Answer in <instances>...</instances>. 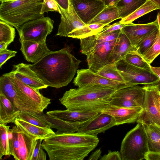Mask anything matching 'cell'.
<instances>
[{
  "label": "cell",
  "mask_w": 160,
  "mask_h": 160,
  "mask_svg": "<svg viewBox=\"0 0 160 160\" xmlns=\"http://www.w3.org/2000/svg\"><path fill=\"white\" fill-rule=\"evenodd\" d=\"M96 73L111 80L118 82H127L117 69L116 63H115L104 66Z\"/></svg>",
  "instance_id": "1f68e13d"
},
{
  "label": "cell",
  "mask_w": 160,
  "mask_h": 160,
  "mask_svg": "<svg viewBox=\"0 0 160 160\" xmlns=\"http://www.w3.org/2000/svg\"><path fill=\"white\" fill-rule=\"evenodd\" d=\"M15 29L8 23L0 21V42H6L10 44L15 36Z\"/></svg>",
  "instance_id": "d590c367"
},
{
  "label": "cell",
  "mask_w": 160,
  "mask_h": 160,
  "mask_svg": "<svg viewBox=\"0 0 160 160\" xmlns=\"http://www.w3.org/2000/svg\"><path fill=\"white\" fill-rule=\"evenodd\" d=\"M17 52L7 49L0 51V68L6 62L11 58L15 56Z\"/></svg>",
  "instance_id": "ab89813d"
},
{
  "label": "cell",
  "mask_w": 160,
  "mask_h": 160,
  "mask_svg": "<svg viewBox=\"0 0 160 160\" xmlns=\"http://www.w3.org/2000/svg\"><path fill=\"white\" fill-rule=\"evenodd\" d=\"M8 73L18 91L43 112L44 110L51 103V99L42 95L39 89L29 86L12 74Z\"/></svg>",
  "instance_id": "9a60e30c"
},
{
  "label": "cell",
  "mask_w": 160,
  "mask_h": 160,
  "mask_svg": "<svg viewBox=\"0 0 160 160\" xmlns=\"http://www.w3.org/2000/svg\"><path fill=\"white\" fill-rule=\"evenodd\" d=\"M43 0L1 2L0 20L16 29L30 21L44 17L41 14Z\"/></svg>",
  "instance_id": "277c9868"
},
{
  "label": "cell",
  "mask_w": 160,
  "mask_h": 160,
  "mask_svg": "<svg viewBox=\"0 0 160 160\" xmlns=\"http://www.w3.org/2000/svg\"><path fill=\"white\" fill-rule=\"evenodd\" d=\"M116 63L117 68L124 80L131 84H155L159 80L158 76L153 71L134 66L124 59Z\"/></svg>",
  "instance_id": "ba28073f"
},
{
  "label": "cell",
  "mask_w": 160,
  "mask_h": 160,
  "mask_svg": "<svg viewBox=\"0 0 160 160\" xmlns=\"http://www.w3.org/2000/svg\"><path fill=\"white\" fill-rule=\"evenodd\" d=\"M18 0H0L1 2L2 1L4 2H12L18 1Z\"/></svg>",
  "instance_id": "816d5d0a"
},
{
  "label": "cell",
  "mask_w": 160,
  "mask_h": 160,
  "mask_svg": "<svg viewBox=\"0 0 160 160\" xmlns=\"http://www.w3.org/2000/svg\"><path fill=\"white\" fill-rule=\"evenodd\" d=\"M143 87L145 90L143 110L136 122L160 127V90L154 84L145 85Z\"/></svg>",
  "instance_id": "52a82bcc"
},
{
  "label": "cell",
  "mask_w": 160,
  "mask_h": 160,
  "mask_svg": "<svg viewBox=\"0 0 160 160\" xmlns=\"http://www.w3.org/2000/svg\"><path fill=\"white\" fill-rule=\"evenodd\" d=\"M99 112L67 109L52 110L47 112L46 113L51 116L66 121L83 123L93 118Z\"/></svg>",
  "instance_id": "603a6c76"
},
{
  "label": "cell",
  "mask_w": 160,
  "mask_h": 160,
  "mask_svg": "<svg viewBox=\"0 0 160 160\" xmlns=\"http://www.w3.org/2000/svg\"><path fill=\"white\" fill-rule=\"evenodd\" d=\"M124 59L128 63L134 66L150 71H152L151 64L144 60L137 50L129 52L126 55Z\"/></svg>",
  "instance_id": "d6a6232c"
},
{
  "label": "cell",
  "mask_w": 160,
  "mask_h": 160,
  "mask_svg": "<svg viewBox=\"0 0 160 160\" xmlns=\"http://www.w3.org/2000/svg\"><path fill=\"white\" fill-rule=\"evenodd\" d=\"M106 25L102 24L86 25L69 33L68 37L80 39L99 33Z\"/></svg>",
  "instance_id": "4dcf8cb0"
},
{
  "label": "cell",
  "mask_w": 160,
  "mask_h": 160,
  "mask_svg": "<svg viewBox=\"0 0 160 160\" xmlns=\"http://www.w3.org/2000/svg\"><path fill=\"white\" fill-rule=\"evenodd\" d=\"M58 5L62 9L68 10L70 0H56Z\"/></svg>",
  "instance_id": "ee69618b"
},
{
  "label": "cell",
  "mask_w": 160,
  "mask_h": 160,
  "mask_svg": "<svg viewBox=\"0 0 160 160\" xmlns=\"http://www.w3.org/2000/svg\"><path fill=\"white\" fill-rule=\"evenodd\" d=\"M14 123L39 139L43 140L55 133L51 128L39 127L18 118Z\"/></svg>",
  "instance_id": "484cf974"
},
{
  "label": "cell",
  "mask_w": 160,
  "mask_h": 160,
  "mask_svg": "<svg viewBox=\"0 0 160 160\" xmlns=\"http://www.w3.org/2000/svg\"><path fill=\"white\" fill-rule=\"evenodd\" d=\"M142 110L143 107L141 106L127 108L110 105L101 112L113 117L115 120L116 125H118L136 122Z\"/></svg>",
  "instance_id": "ac0fdd59"
},
{
  "label": "cell",
  "mask_w": 160,
  "mask_h": 160,
  "mask_svg": "<svg viewBox=\"0 0 160 160\" xmlns=\"http://www.w3.org/2000/svg\"><path fill=\"white\" fill-rule=\"evenodd\" d=\"M75 86L79 88L93 85L112 87L117 90L135 86L125 82H118L108 79L94 72L89 68L77 70V75L73 80Z\"/></svg>",
  "instance_id": "4fadbf2b"
},
{
  "label": "cell",
  "mask_w": 160,
  "mask_h": 160,
  "mask_svg": "<svg viewBox=\"0 0 160 160\" xmlns=\"http://www.w3.org/2000/svg\"><path fill=\"white\" fill-rule=\"evenodd\" d=\"M100 160H122L120 152L118 151H108L107 154L103 155L99 159Z\"/></svg>",
  "instance_id": "b9f144b4"
},
{
  "label": "cell",
  "mask_w": 160,
  "mask_h": 160,
  "mask_svg": "<svg viewBox=\"0 0 160 160\" xmlns=\"http://www.w3.org/2000/svg\"></svg>",
  "instance_id": "db71d44e"
},
{
  "label": "cell",
  "mask_w": 160,
  "mask_h": 160,
  "mask_svg": "<svg viewBox=\"0 0 160 160\" xmlns=\"http://www.w3.org/2000/svg\"><path fill=\"white\" fill-rule=\"evenodd\" d=\"M105 4L106 6H116L117 5L120 0H101Z\"/></svg>",
  "instance_id": "7dc6e473"
},
{
  "label": "cell",
  "mask_w": 160,
  "mask_h": 160,
  "mask_svg": "<svg viewBox=\"0 0 160 160\" xmlns=\"http://www.w3.org/2000/svg\"><path fill=\"white\" fill-rule=\"evenodd\" d=\"M160 54V31L158 29L156 37L153 44L142 57L146 62L151 64L154 59Z\"/></svg>",
  "instance_id": "8d00e7d4"
},
{
  "label": "cell",
  "mask_w": 160,
  "mask_h": 160,
  "mask_svg": "<svg viewBox=\"0 0 160 160\" xmlns=\"http://www.w3.org/2000/svg\"><path fill=\"white\" fill-rule=\"evenodd\" d=\"M54 21L48 17H43L26 22L16 29L22 39L35 42L46 40L52 31Z\"/></svg>",
  "instance_id": "9c48e42d"
},
{
  "label": "cell",
  "mask_w": 160,
  "mask_h": 160,
  "mask_svg": "<svg viewBox=\"0 0 160 160\" xmlns=\"http://www.w3.org/2000/svg\"><path fill=\"white\" fill-rule=\"evenodd\" d=\"M118 19H120L116 6H107L99 13L88 24H102L106 25Z\"/></svg>",
  "instance_id": "83f0119b"
},
{
  "label": "cell",
  "mask_w": 160,
  "mask_h": 160,
  "mask_svg": "<svg viewBox=\"0 0 160 160\" xmlns=\"http://www.w3.org/2000/svg\"><path fill=\"white\" fill-rule=\"evenodd\" d=\"M13 66L12 70L9 72L24 83L39 90L46 88L48 87L29 68V64L21 63L13 65Z\"/></svg>",
  "instance_id": "44dd1931"
},
{
  "label": "cell",
  "mask_w": 160,
  "mask_h": 160,
  "mask_svg": "<svg viewBox=\"0 0 160 160\" xmlns=\"http://www.w3.org/2000/svg\"><path fill=\"white\" fill-rule=\"evenodd\" d=\"M117 90L101 85L78 87L67 91L59 100L68 109L100 112L110 105L112 96Z\"/></svg>",
  "instance_id": "7a4b0ae2"
},
{
  "label": "cell",
  "mask_w": 160,
  "mask_h": 160,
  "mask_svg": "<svg viewBox=\"0 0 160 160\" xmlns=\"http://www.w3.org/2000/svg\"><path fill=\"white\" fill-rule=\"evenodd\" d=\"M58 6L61 12V21L57 36L67 37L70 33L86 25L78 16L70 1L68 10Z\"/></svg>",
  "instance_id": "e0dca14e"
},
{
  "label": "cell",
  "mask_w": 160,
  "mask_h": 160,
  "mask_svg": "<svg viewBox=\"0 0 160 160\" xmlns=\"http://www.w3.org/2000/svg\"><path fill=\"white\" fill-rule=\"evenodd\" d=\"M97 145L62 146L42 147L50 160H82Z\"/></svg>",
  "instance_id": "7c38bea8"
},
{
  "label": "cell",
  "mask_w": 160,
  "mask_h": 160,
  "mask_svg": "<svg viewBox=\"0 0 160 160\" xmlns=\"http://www.w3.org/2000/svg\"><path fill=\"white\" fill-rule=\"evenodd\" d=\"M9 156L15 160H32L37 137L15 125L8 131Z\"/></svg>",
  "instance_id": "8992f818"
},
{
  "label": "cell",
  "mask_w": 160,
  "mask_h": 160,
  "mask_svg": "<svg viewBox=\"0 0 160 160\" xmlns=\"http://www.w3.org/2000/svg\"><path fill=\"white\" fill-rule=\"evenodd\" d=\"M99 141L97 136L77 132L55 133L43 139L42 146L43 147L62 146L97 145Z\"/></svg>",
  "instance_id": "30bf717a"
},
{
  "label": "cell",
  "mask_w": 160,
  "mask_h": 160,
  "mask_svg": "<svg viewBox=\"0 0 160 160\" xmlns=\"http://www.w3.org/2000/svg\"><path fill=\"white\" fill-rule=\"evenodd\" d=\"M81 62L65 48L51 51L29 67L48 87L59 88L71 81Z\"/></svg>",
  "instance_id": "6da1fadb"
},
{
  "label": "cell",
  "mask_w": 160,
  "mask_h": 160,
  "mask_svg": "<svg viewBox=\"0 0 160 160\" xmlns=\"http://www.w3.org/2000/svg\"><path fill=\"white\" fill-rule=\"evenodd\" d=\"M21 112L4 94L0 92V123H14Z\"/></svg>",
  "instance_id": "cb8c5ba5"
},
{
  "label": "cell",
  "mask_w": 160,
  "mask_h": 160,
  "mask_svg": "<svg viewBox=\"0 0 160 160\" xmlns=\"http://www.w3.org/2000/svg\"><path fill=\"white\" fill-rule=\"evenodd\" d=\"M158 20V23L159 26V29L160 31V11H159L157 15V18Z\"/></svg>",
  "instance_id": "681fc988"
},
{
  "label": "cell",
  "mask_w": 160,
  "mask_h": 160,
  "mask_svg": "<svg viewBox=\"0 0 160 160\" xmlns=\"http://www.w3.org/2000/svg\"><path fill=\"white\" fill-rule=\"evenodd\" d=\"M77 14L86 25L106 7L101 0H70Z\"/></svg>",
  "instance_id": "2e32d148"
},
{
  "label": "cell",
  "mask_w": 160,
  "mask_h": 160,
  "mask_svg": "<svg viewBox=\"0 0 160 160\" xmlns=\"http://www.w3.org/2000/svg\"><path fill=\"white\" fill-rule=\"evenodd\" d=\"M49 11H55L61 14V12L58 5L55 0H43L41 14H44L45 12Z\"/></svg>",
  "instance_id": "74e56055"
},
{
  "label": "cell",
  "mask_w": 160,
  "mask_h": 160,
  "mask_svg": "<svg viewBox=\"0 0 160 160\" xmlns=\"http://www.w3.org/2000/svg\"><path fill=\"white\" fill-rule=\"evenodd\" d=\"M102 153L101 148L97 149L90 156L88 160H97L98 159Z\"/></svg>",
  "instance_id": "f6af8a7d"
},
{
  "label": "cell",
  "mask_w": 160,
  "mask_h": 160,
  "mask_svg": "<svg viewBox=\"0 0 160 160\" xmlns=\"http://www.w3.org/2000/svg\"><path fill=\"white\" fill-rule=\"evenodd\" d=\"M116 125L113 117L100 112L89 120L82 123L76 132L97 136L98 134L104 132Z\"/></svg>",
  "instance_id": "5bb4252c"
},
{
  "label": "cell",
  "mask_w": 160,
  "mask_h": 160,
  "mask_svg": "<svg viewBox=\"0 0 160 160\" xmlns=\"http://www.w3.org/2000/svg\"><path fill=\"white\" fill-rule=\"evenodd\" d=\"M135 50L136 48L132 45L128 38L121 31L111 54L112 63L124 59L129 52Z\"/></svg>",
  "instance_id": "d4e9b609"
},
{
  "label": "cell",
  "mask_w": 160,
  "mask_h": 160,
  "mask_svg": "<svg viewBox=\"0 0 160 160\" xmlns=\"http://www.w3.org/2000/svg\"><path fill=\"white\" fill-rule=\"evenodd\" d=\"M159 101L160 104V91H159Z\"/></svg>",
  "instance_id": "f5cc1de1"
},
{
  "label": "cell",
  "mask_w": 160,
  "mask_h": 160,
  "mask_svg": "<svg viewBox=\"0 0 160 160\" xmlns=\"http://www.w3.org/2000/svg\"><path fill=\"white\" fill-rule=\"evenodd\" d=\"M148 152L143 124L138 123L122 141L120 151L122 160H142L145 159Z\"/></svg>",
  "instance_id": "5b68a950"
},
{
  "label": "cell",
  "mask_w": 160,
  "mask_h": 160,
  "mask_svg": "<svg viewBox=\"0 0 160 160\" xmlns=\"http://www.w3.org/2000/svg\"><path fill=\"white\" fill-rule=\"evenodd\" d=\"M154 3L160 9V0H150Z\"/></svg>",
  "instance_id": "f907efd6"
},
{
  "label": "cell",
  "mask_w": 160,
  "mask_h": 160,
  "mask_svg": "<svg viewBox=\"0 0 160 160\" xmlns=\"http://www.w3.org/2000/svg\"><path fill=\"white\" fill-rule=\"evenodd\" d=\"M10 126L0 123V159L4 155L9 156L8 131Z\"/></svg>",
  "instance_id": "836d02e7"
},
{
  "label": "cell",
  "mask_w": 160,
  "mask_h": 160,
  "mask_svg": "<svg viewBox=\"0 0 160 160\" xmlns=\"http://www.w3.org/2000/svg\"><path fill=\"white\" fill-rule=\"evenodd\" d=\"M157 19L146 24H136L132 22L125 24L122 29L129 40L132 45L136 48L138 43L146 36L158 28Z\"/></svg>",
  "instance_id": "d6986e66"
},
{
  "label": "cell",
  "mask_w": 160,
  "mask_h": 160,
  "mask_svg": "<svg viewBox=\"0 0 160 160\" xmlns=\"http://www.w3.org/2000/svg\"><path fill=\"white\" fill-rule=\"evenodd\" d=\"M121 30L94 34L81 38V53L87 56L88 68L96 73L104 66L112 64L111 56Z\"/></svg>",
  "instance_id": "3957f363"
},
{
  "label": "cell",
  "mask_w": 160,
  "mask_h": 160,
  "mask_svg": "<svg viewBox=\"0 0 160 160\" xmlns=\"http://www.w3.org/2000/svg\"><path fill=\"white\" fill-rule=\"evenodd\" d=\"M143 124L146 135L148 152L160 153V127Z\"/></svg>",
  "instance_id": "4316f807"
},
{
  "label": "cell",
  "mask_w": 160,
  "mask_h": 160,
  "mask_svg": "<svg viewBox=\"0 0 160 160\" xmlns=\"http://www.w3.org/2000/svg\"><path fill=\"white\" fill-rule=\"evenodd\" d=\"M158 29H155L146 36L136 46L137 51L142 56L152 46L156 37Z\"/></svg>",
  "instance_id": "e575fe53"
},
{
  "label": "cell",
  "mask_w": 160,
  "mask_h": 160,
  "mask_svg": "<svg viewBox=\"0 0 160 160\" xmlns=\"http://www.w3.org/2000/svg\"><path fill=\"white\" fill-rule=\"evenodd\" d=\"M10 44L7 42H0V51L7 49Z\"/></svg>",
  "instance_id": "c3c4849f"
},
{
  "label": "cell",
  "mask_w": 160,
  "mask_h": 160,
  "mask_svg": "<svg viewBox=\"0 0 160 160\" xmlns=\"http://www.w3.org/2000/svg\"><path fill=\"white\" fill-rule=\"evenodd\" d=\"M145 90L138 85L117 90L112 96L110 105L120 107H142Z\"/></svg>",
  "instance_id": "8fae6325"
},
{
  "label": "cell",
  "mask_w": 160,
  "mask_h": 160,
  "mask_svg": "<svg viewBox=\"0 0 160 160\" xmlns=\"http://www.w3.org/2000/svg\"><path fill=\"white\" fill-rule=\"evenodd\" d=\"M46 40L35 42L19 38L21 51L28 62H36L47 53L51 52L46 44Z\"/></svg>",
  "instance_id": "ffe728a7"
},
{
  "label": "cell",
  "mask_w": 160,
  "mask_h": 160,
  "mask_svg": "<svg viewBox=\"0 0 160 160\" xmlns=\"http://www.w3.org/2000/svg\"><path fill=\"white\" fill-rule=\"evenodd\" d=\"M157 9H160L152 1L147 0L144 4L131 14L127 17L121 19L119 22L123 24L132 23L133 21Z\"/></svg>",
  "instance_id": "f1b7e54d"
},
{
  "label": "cell",
  "mask_w": 160,
  "mask_h": 160,
  "mask_svg": "<svg viewBox=\"0 0 160 160\" xmlns=\"http://www.w3.org/2000/svg\"><path fill=\"white\" fill-rule=\"evenodd\" d=\"M145 159L146 160H160V153L148 152Z\"/></svg>",
  "instance_id": "7bdbcfd3"
},
{
  "label": "cell",
  "mask_w": 160,
  "mask_h": 160,
  "mask_svg": "<svg viewBox=\"0 0 160 160\" xmlns=\"http://www.w3.org/2000/svg\"><path fill=\"white\" fill-rule=\"evenodd\" d=\"M125 24H122L119 22L115 23L112 25L109 24L104 27L99 33H105L111 32H112L121 30Z\"/></svg>",
  "instance_id": "60d3db41"
},
{
  "label": "cell",
  "mask_w": 160,
  "mask_h": 160,
  "mask_svg": "<svg viewBox=\"0 0 160 160\" xmlns=\"http://www.w3.org/2000/svg\"><path fill=\"white\" fill-rule=\"evenodd\" d=\"M147 0H120L116 5L120 19L124 18L144 4Z\"/></svg>",
  "instance_id": "f546056e"
},
{
  "label": "cell",
  "mask_w": 160,
  "mask_h": 160,
  "mask_svg": "<svg viewBox=\"0 0 160 160\" xmlns=\"http://www.w3.org/2000/svg\"><path fill=\"white\" fill-rule=\"evenodd\" d=\"M33 114L40 119L45 128L56 129L57 130L55 132L56 134L76 132L79 127L83 123L66 121L43 112Z\"/></svg>",
  "instance_id": "7402d4cb"
},
{
  "label": "cell",
  "mask_w": 160,
  "mask_h": 160,
  "mask_svg": "<svg viewBox=\"0 0 160 160\" xmlns=\"http://www.w3.org/2000/svg\"><path fill=\"white\" fill-rule=\"evenodd\" d=\"M151 68L152 71L158 77L159 80L155 85L157 86L158 89L160 91V67H153L151 66Z\"/></svg>",
  "instance_id": "bcb514c9"
},
{
  "label": "cell",
  "mask_w": 160,
  "mask_h": 160,
  "mask_svg": "<svg viewBox=\"0 0 160 160\" xmlns=\"http://www.w3.org/2000/svg\"><path fill=\"white\" fill-rule=\"evenodd\" d=\"M43 139H37L32 160H45L46 153L44 152L42 146Z\"/></svg>",
  "instance_id": "f35d334b"
}]
</instances>
